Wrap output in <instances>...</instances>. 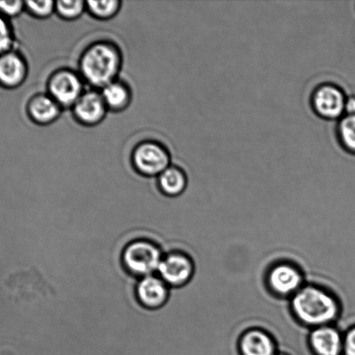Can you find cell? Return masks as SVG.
<instances>
[{
    "mask_svg": "<svg viewBox=\"0 0 355 355\" xmlns=\"http://www.w3.org/2000/svg\"><path fill=\"white\" fill-rule=\"evenodd\" d=\"M26 12L37 19H47L55 14V1L53 0H27L24 1Z\"/></svg>",
    "mask_w": 355,
    "mask_h": 355,
    "instance_id": "obj_20",
    "label": "cell"
},
{
    "mask_svg": "<svg viewBox=\"0 0 355 355\" xmlns=\"http://www.w3.org/2000/svg\"><path fill=\"white\" fill-rule=\"evenodd\" d=\"M292 309L302 322L315 329L329 325L339 314L336 299L315 286L304 287L297 291L292 300Z\"/></svg>",
    "mask_w": 355,
    "mask_h": 355,
    "instance_id": "obj_2",
    "label": "cell"
},
{
    "mask_svg": "<svg viewBox=\"0 0 355 355\" xmlns=\"http://www.w3.org/2000/svg\"><path fill=\"white\" fill-rule=\"evenodd\" d=\"M160 191L167 197H177L185 191L188 178L185 172L179 166L170 165L156 178Z\"/></svg>",
    "mask_w": 355,
    "mask_h": 355,
    "instance_id": "obj_16",
    "label": "cell"
},
{
    "mask_svg": "<svg viewBox=\"0 0 355 355\" xmlns=\"http://www.w3.org/2000/svg\"><path fill=\"white\" fill-rule=\"evenodd\" d=\"M123 2L120 0H88L86 12L93 19L108 21L114 19L120 12Z\"/></svg>",
    "mask_w": 355,
    "mask_h": 355,
    "instance_id": "obj_17",
    "label": "cell"
},
{
    "mask_svg": "<svg viewBox=\"0 0 355 355\" xmlns=\"http://www.w3.org/2000/svg\"><path fill=\"white\" fill-rule=\"evenodd\" d=\"M337 137L342 147L355 155V116H344L337 126Z\"/></svg>",
    "mask_w": 355,
    "mask_h": 355,
    "instance_id": "obj_19",
    "label": "cell"
},
{
    "mask_svg": "<svg viewBox=\"0 0 355 355\" xmlns=\"http://www.w3.org/2000/svg\"><path fill=\"white\" fill-rule=\"evenodd\" d=\"M60 105L47 92L35 94L27 101L26 112L28 118L38 126H49L61 116Z\"/></svg>",
    "mask_w": 355,
    "mask_h": 355,
    "instance_id": "obj_11",
    "label": "cell"
},
{
    "mask_svg": "<svg viewBox=\"0 0 355 355\" xmlns=\"http://www.w3.org/2000/svg\"><path fill=\"white\" fill-rule=\"evenodd\" d=\"M344 116H355V96H347Z\"/></svg>",
    "mask_w": 355,
    "mask_h": 355,
    "instance_id": "obj_24",
    "label": "cell"
},
{
    "mask_svg": "<svg viewBox=\"0 0 355 355\" xmlns=\"http://www.w3.org/2000/svg\"><path fill=\"white\" fill-rule=\"evenodd\" d=\"M86 12V1L83 0H58L55 1V14L61 19L75 21Z\"/></svg>",
    "mask_w": 355,
    "mask_h": 355,
    "instance_id": "obj_18",
    "label": "cell"
},
{
    "mask_svg": "<svg viewBox=\"0 0 355 355\" xmlns=\"http://www.w3.org/2000/svg\"><path fill=\"white\" fill-rule=\"evenodd\" d=\"M169 295L168 285L154 275L140 278L135 286V297L139 304L149 311H156L165 306Z\"/></svg>",
    "mask_w": 355,
    "mask_h": 355,
    "instance_id": "obj_10",
    "label": "cell"
},
{
    "mask_svg": "<svg viewBox=\"0 0 355 355\" xmlns=\"http://www.w3.org/2000/svg\"><path fill=\"white\" fill-rule=\"evenodd\" d=\"M85 83L79 71L69 68L56 69L47 82V92L63 110H71L85 92Z\"/></svg>",
    "mask_w": 355,
    "mask_h": 355,
    "instance_id": "obj_5",
    "label": "cell"
},
{
    "mask_svg": "<svg viewBox=\"0 0 355 355\" xmlns=\"http://www.w3.org/2000/svg\"><path fill=\"white\" fill-rule=\"evenodd\" d=\"M123 64V52L116 43L97 40L83 49L78 71L86 85L100 90L119 78Z\"/></svg>",
    "mask_w": 355,
    "mask_h": 355,
    "instance_id": "obj_1",
    "label": "cell"
},
{
    "mask_svg": "<svg viewBox=\"0 0 355 355\" xmlns=\"http://www.w3.org/2000/svg\"><path fill=\"white\" fill-rule=\"evenodd\" d=\"M159 246L151 240L140 239L129 243L122 253V263L132 276L142 278L158 270L163 259Z\"/></svg>",
    "mask_w": 355,
    "mask_h": 355,
    "instance_id": "obj_3",
    "label": "cell"
},
{
    "mask_svg": "<svg viewBox=\"0 0 355 355\" xmlns=\"http://www.w3.org/2000/svg\"><path fill=\"white\" fill-rule=\"evenodd\" d=\"M343 354L355 355V326L351 328L343 337Z\"/></svg>",
    "mask_w": 355,
    "mask_h": 355,
    "instance_id": "obj_23",
    "label": "cell"
},
{
    "mask_svg": "<svg viewBox=\"0 0 355 355\" xmlns=\"http://www.w3.org/2000/svg\"><path fill=\"white\" fill-rule=\"evenodd\" d=\"M29 75L26 58L19 51L14 50L0 55V87L6 89H16L26 83Z\"/></svg>",
    "mask_w": 355,
    "mask_h": 355,
    "instance_id": "obj_9",
    "label": "cell"
},
{
    "mask_svg": "<svg viewBox=\"0 0 355 355\" xmlns=\"http://www.w3.org/2000/svg\"><path fill=\"white\" fill-rule=\"evenodd\" d=\"M132 168L139 175L158 178L172 164V155L165 144L155 140L139 142L131 154Z\"/></svg>",
    "mask_w": 355,
    "mask_h": 355,
    "instance_id": "obj_4",
    "label": "cell"
},
{
    "mask_svg": "<svg viewBox=\"0 0 355 355\" xmlns=\"http://www.w3.org/2000/svg\"><path fill=\"white\" fill-rule=\"evenodd\" d=\"M108 111L122 113L131 106L133 93L126 82L118 78L99 90Z\"/></svg>",
    "mask_w": 355,
    "mask_h": 355,
    "instance_id": "obj_14",
    "label": "cell"
},
{
    "mask_svg": "<svg viewBox=\"0 0 355 355\" xmlns=\"http://www.w3.org/2000/svg\"><path fill=\"white\" fill-rule=\"evenodd\" d=\"M347 96L338 85L331 83L316 87L311 96L315 113L323 119H340L345 114Z\"/></svg>",
    "mask_w": 355,
    "mask_h": 355,
    "instance_id": "obj_6",
    "label": "cell"
},
{
    "mask_svg": "<svg viewBox=\"0 0 355 355\" xmlns=\"http://www.w3.org/2000/svg\"><path fill=\"white\" fill-rule=\"evenodd\" d=\"M242 355H276V346L269 334L259 329L246 332L240 340Z\"/></svg>",
    "mask_w": 355,
    "mask_h": 355,
    "instance_id": "obj_15",
    "label": "cell"
},
{
    "mask_svg": "<svg viewBox=\"0 0 355 355\" xmlns=\"http://www.w3.org/2000/svg\"><path fill=\"white\" fill-rule=\"evenodd\" d=\"M26 12L24 1L13 0V1H0V14L6 19H10L19 17Z\"/></svg>",
    "mask_w": 355,
    "mask_h": 355,
    "instance_id": "obj_22",
    "label": "cell"
},
{
    "mask_svg": "<svg viewBox=\"0 0 355 355\" xmlns=\"http://www.w3.org/2000/svg\"><path fill=\"white\" fill-rule=\"evenodd\" d=\"M71 110L76 123L87 128L102 123L109 113L99 90L90 88L86 89Z\"/></svg>",
    "mask_w": 355,
    "mask_h": 355,
    "instance_id": "obj_7",
    "label": "cell"
},
{
    "mask_svg": "<svg viewBox=\"0 0 355 355\" xmlns=\"http://www.w3.org/2000/svg\"><path fill=\"white\" fill-rule=\"evenodd\" d=\"M313 350L318 355H340L343 353V337L329 325L318 327L309 337Z\"/></svg>",
    "mask_w": 355,
    "mask_h": 355,
    "instance_id": "obj_13",
    "label": "cell"
},
{
    "mask_svg": "<svg viewBox=\"0 0 355 355\" xmlns=\"http://www.w3.org/2000/svg\"><path fill=\"white\" fill-rule=\"evenodd\" d=\"M15 34L10 19L0 14V55L14 50Z\"/></svg>",
    "mask_w": 355,
    "mask_h": 355,
    "instance_id": "obj_21",
    "label": "cell"
},
{
    "mask_svg": "<svg viewBox=\"0 0 355 355\" xmlns=\"http://www.w3.org/2000/svg\"><path fill=\"white\" fill-rule=\"evenodd\" d=\"M158 272L169 287H182L192 277L194 263L186 254L172 252L163 257Z\"/></svg>",
    "mask_w": 355,
    "mask_h": 355,
    "instance_id": "obj_8",
    "label": "cell"
},
{
    "mask_svg": "<svg viewBox=\"0 0 355 355\" xmlns=\"http://www.w3.org/2000/svg\"><path fill=\"white\" fill-rule=\"evenodd\" d=\"M269 284L272 291L281 295L297 293L302 284V277L297 268L290 264H279L271 270Z\"/></svg>",
    "mask_w": 355,
    "mask_h": 355,
    "instance_id": "obj_12",
    "label": "cell"
},
{
    "mask_svg": "<svg viewBox=\"0 0 355 355\" xmlns=\"http://www.w3.org/2000/svg\"><path fill=\"white\" fill-rule=\"evenodd\" d=\"M278 355H286V354H278Z\"/></svg>",
    "mask_w": 355,
    "mask_h": 355,
    "instance_id": "obj_25",
    "label": "cell"
}]
</instances>
